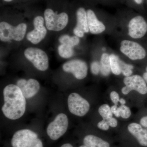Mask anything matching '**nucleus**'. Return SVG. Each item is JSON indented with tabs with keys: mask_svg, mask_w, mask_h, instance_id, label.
Wrapping results in <instances>:
<instances>
[{
	"mask_svg": "<svg viewBox=\"0 0 147 147\" xmlns=\"http://www.w3.org/2000/svg\"><path fill=\"white\" fill-rule=\"evenodd\" d=\"M76 25L74 28V35L82 38L89 31L87 21V11L84 7H79L76 11Z\"/></svg>",
	"mask_w": 147,
	"mask_h": 147,
	"instance_id": "obj_14",
	"label": "nucleus"
},
{
	"mask_svg": "<svg viewBox=\"0 0 147 147\" xmlns=\"http://www.w3.org/2000/svg\"><path fill=\"white\" fill-rule=\"evenodd\" d=\"M67 104L69 112L78 117L85 116L89 111V102L76 93L69 94L67 99Z\"/></svg>",
	"mask_w": 147,
	"mask_h": 147,
	"instance_id": "obj_8",
	"label": "nucleus"
},
{
	"mask_svg": "<svg viewBox=\"0 0 147 147\" xmlns=\"http://www.w3.org/2000/svg\"><path fill=\"white\" fill-rule=\"evenodd\" d=\"M45 19L42 16H36L33 20L34 28L27 35V39L33 44L36 45L45 38L47 34V29L44 26Z\"/></svg>",
	"mask_w": 147,
	"mask_h": 147,
	"instance_id": "obj_9",
	"label": "nucleus"
},
{
	"mask_svg": "<svg viewBox=\"0 0 147 147\" xmlns=\"http://www.w3.org/2000/svg\"><path fill=\"white\" fill-rule=\"evenodd\" d=\"M45 26L51 31L59 32L63 30L69 21L68 15L64 11L58 13L51 8H47L44 12Z\"/></svg>",
	"mask_w": 147,
	"mask_h": 147,
	"instance_id": "obj_4",
	"label": "nucleus"
},
{
	"mask_svg": "<svg viewBox=\"0 0 147 147\" xmlns=\"http://www.w3.org/2000/svg\"><path fill=\"white\" fill-rule=\"evenodd\" d=\"M63 69L65 72L72 74L78 80H82L88 74V66L86 62L79 59L71 60L63 64Z\"/></svg>",
	"mask_w": 147,
	"mask_h": 147,
	"instance_id": "obj_10",
	"label": "nucleus"
},
{
	"mask_svg": "<svg viewBox=\"0 0 147 147\" xmlns=\"http://www.w3.org/2000/svg\"><path fill=\"white\" fill-rule=\"evenodd\" d=\"M143 79H144L145 82H146V83L147 84V72L146 71V72H144L143 74Z\"/></svg>",
	"mask_w": 147,
	"mask_h": 147,
	"instance_id": "obj_32",
	"label": "nucleus"
},
{
	"mask_svg": "<svg viewBox=\"0 0 147 147\" xmlns=\"http://www.w3.org/2000/svg\"><path fill=\"white\" fill-rule=\"evenodd\" d=\"M27 29L25 23L13 26L5 21H2L0 23V40L4 42L12 40L21 41L26 36Z\"/></svg>",
	"mask_w": 147,
	"mask_h": 147,
	"instance_id": "obj_2",
	"label": "nucleus"
},
{
	"mask_svg": "<svg viewBox=\"0 0 147 147\" xmlns=\"http://www.w3.org/2000/svg\"><path fill=\"white\" fill-rule=\"evenodd\" d=\"M119 108L120 117L124 119H128L131 115L129 108L125 105H121Z\"/></svg>",
	"mask_w": 147,
	"mask_h": 147,
	"instance_id": "obj_24",
	"label": "nucleus"
},
{
	"mask_svg": "<svg viewBox=\"0 0 147 147\" xmlns=\"http://www.w3.org/2000/svg\"><path fill=\"white\" fill-rule=\"evenodd\" d=\"M24 56L39 71H45L49 67V59L45 51L39 48L29 47L25 50Z\"/></svg>",
	"mask_w": 147,
	"mask_h": 147,
	"instance_id": "obj_5",
	"label": "nucleus"
},
{
	"mask_svg": "<svg viewBox=\"0 0 147 147\" xmlns=\"http://www.w3.org/2000/svg\"><path fill=\"white\" fill-rule=\"evenodd\" d=\"M111 109L112 113H113V114H114L115 116V117H120L119 108L117 107V105H113L111 107Z\"/></svg>",
	"mask_w": 147,
	"mask_h": 147,
	"instance_id": "obj_29",
	"label": "nucleus"
},
{
	"mask_svg": "<svg viewBox=\"0 0 147 147\" xmlns=\"http://www.w3.org/2000/svg\"><path fill=\"white\" fill-rule=\"evenodd\" d=\"M134 1L138 4H140L142 3L143 0H134Z\"/></svg>",
	"mask_w": 147,
	"mask_h": 147,
	"instance_id": "obj_34",
	"label": "nucleus"
},
{
	"mask_svg": "<svg viewBox=\"0 0 147 147\" xmlns=\"http://www.w3.org/2000/svg\"><path fill=\"white\" fill-rule=\"evenodd\" d=\"M102 50H105V48H102Z\"/></svg>",
	"mask_w": 147,
	"mask_h": 147,
	"instance_id": "obj_37",
	"label": "nucleus"
},
{
	"mask_svg": "<svg viewBox=\"0 0 147 147\" xmlns=\"http://www.w3.org/2000/svg\"><path fill=\"white\" fill-rule=\"evenodd\" d=\"M90 70L92 73L94 75H98L100 72V63L97 61L92 62L91 64Z\"/></svg>",
	"mask_w": 147,
	"mask_h": 147,
	"instance_id": "obj_25",
	"label": "nucleus"
},
{
	"mask_svg": "<svg viewBox=\"0 0 147 147\" xmlns=\"http://www.w3.org/2000/svg\"><path fill=\"white\" fill-rule=\"evenodd\" d=\"M6 3H10L11 2L13 1V0H3Z\"/></svg>",
	"mask_w": 147,
	"mask_h": 147,
	"instance_id": "obj_35",
	"label": "nucleus"
},
{
	"mask_svg": "<svg viewBox=\"0 0 147 147\" xmlns=\"http://www.w3.org/2000/svg\"><path fill=\"white\" fill-rule=\"evenodd\" d=\"M121 73L125 77H128L131 76L133 73V69L134 66L129 64L125 63L123 61L120 60Z\"/></svg>",
	"mask_w": 147,
	"mask_h": 147,
	"instance_id": "obj_23",
	"label": "nucleus"
},
{
	"mask_svg": "<svg viewBox=\"0 0 147 147\" xmlns=\"http://www.w3.org/2000/svg\"><path fill=\"white\" fill-rule=\"evenodd\" d=\"M100 72L104 76H109L111 72L110 61V55L104 53L100 58Z\"/></svg>",
	"mask_w": 147,
	"mask_h": 147,
	"instance_id": "obj_18",
	"label": "nucleus"
},
{
	"mask_svg": "<svg viewBox=\"0 0 147 147\" xmlns=\"http://www.w3.org/2000/svg\"><path fill=\"white\" fill-rule=\"evenodd\" d=\"M121 105H125L126 103V101L123 98H120L119 101Z\"/></svg>",
	"mask_w": 147,
	"mask_h": 147,
	"instance_id": "obj_33",
	"label": "nucleus"
},
{
	"mask_svg": "<svg viewBox=\"0 0 147 147\" xmlns=\"http://www.w3.org/2000/svg\"><path fill=\"white\" fill-rule=\"evenodd\" d=\"M129 132L134 136L139 144L147 147V129L144 128L140 124L132 123L127 127Z\"/></svg>",
	"mask_w": 147,
	"mask_h": 147,
	"instance_id": "obj_15",
	"label": "nucleus"
},
{
	"mask_svg": "<svg viewBox=\"0 0 147 147\" xmlns=\"http://www.w3.org/2000/svg\"><path fill=\"white\" fill-rule=\"evenodd\" d=\"M121 53L131 60L143 59L146 56V52L142 45L135 41L124 40L121 42Z\"/></svg>",
	"mask_w": 147,
	"mask_h": 147,
	"instance_id": "obj_7",
	"label": "nucleus"
},
{
	"mask_svg": "<svg viewBox=\"0 0 147 147\" xmlns=\"http://www.w3.org/2000/svg\"><path fill=\"white\" fill-rule=\"evenodd\" d=\"M16 85L19 88L26 98H31L39 91L40 85L36 79H30L28 80L24 79L18 80Z\"/></svg>",
	"mask_w": 147,
	"mask_h": 147,
	"instance_id": "obj_12",
	"label": "nucleus"
},
{
	"mask_svg": "<svg viewBox=\"0 0 147 147\" xmlns=\"http://www.w3.org/2000/svg\"><path fill=\"white\" fill-rule=\"evenodd\" d=\"M123 83L129 92L135 90L142 95L147 94V85L143 77L139 75L125 77Z\"/></svg>",
	"mask_w": 147,
	"mask_h": 147,
	"instance_id": "obj_13",
	"label": "nucleus"
},
{
	"mask_svg": "<svg viewBox=\"0 0 147 147\" xmlns=\"http://www.w3.org/2000/svg\"><path fill=\"white\" fill-rule=\"evenodd\" d=\"M67 116L63 113L58 114L47 126V133L50 139L56 141L65 134L68 126Z\"/></svg>",
	"mask_w": 147,
	"mask_h": 147,
	"instance_id": "obj_6",
	"label": "nucleus"
},
{
	"mask_svg": "<svg viewBox=\"0 0 147 147\" xmlns=\"http://www.w3.org/2000/svg\"><path fill=\"white\" fill-rule=\"evenodd\" d=\"M140 124L143 127L147 128V115L142 117L140 119Z\"/></svg>",
	"mask_w": 147,
	"mask_h": 147,
	"instance_id": "obj_30",
	"label": "nucleus"
},
{
	"mask_svg": "<svg viewBox=\"0 0 147 147\" xmlns=\"http://www.w3.org/2000/svg\"><path fill=\"white\" fill-rule=\"evenodd\" d=\"M87 21L89 31L93 34H98L105 31L106 27L99 21L94 11L91 9L87 11Z\"/></svg>",
	"mask_w": 147,
	"mask_h": 147,
	"instance_id": "obj_16",
	"label": "nucleus"
},
{
	"mask_svg": "<svg viewBox=\"0 0 147 147\" xmlns=\"http://www.w3.org/2000/svg\"><path fill=\"white\" fill-rule=\"evenodd\" d=\"M80 41L79 38L75 35L71 36L68 34H64L59 38V41L61 44L68 45L72 47L78 45Z\"/></svg>",
	"mask_w": 147,
	"mask_h": 147,
	"instance_id": "obj_20",
	"label": "nucleus"
},
{
	"mask_svg": "<svg viewBox=\"0 0 147 147\" xmlns=\"http://www.w3.org/2000/svg\"><path fill=\"white\" fill-rule=\"evenodd\" d=\"M98 112L102 119L105 120H108L113 117V113L111 107L108 104H104L100 106L98 108Z\"/></svg>",
	"mask_w": 147,
	"mask_h": 147,
	"instance_id": "obj_22",
	"label": "nucleus"
},
{
	"mask_svg": "<svg viewBox=\"0 0 147 147\" xmlns=\"http://www.w3.org/2000/svg\"><path fill=\"white\" fill-rule=\"evenodd\" d=\"M107 121L108 122L109 126L111 127H115L117 126V119L113 117L110 118V119H109Z\"/></svg>",
	"mask_w": 147,
	"mask_h": 147,
	"instance_id": "obj_28",
	"label": "nucleus"
},
{
	"mask_svg": "<svg viewBox=\"0 0 147 147\" xmlns=\"http://www.w3.org/2000/svg\"><path fill=\"white\" fill-rule=\"evenodd\" d=\"M128 28L129 36L134 39H139L147 33V23L142 16H136L129 21Z\"/></svg>",
	"mask_w": 147,
	"mask_h": 147,
	"instance_id": "obj_11",
	"label": "nucleus"
},
{
	"mask_svg": "<svg viewBox=\"0 0 147 147\" xmlns=\"http://www.w3.org/2000/svg\"><path fill=\"white\" fill-rule=\"evenodd\" d=\"M58 51L60 56L64 59L71 58L74 54L73 47L65 44H61L58 47Z\"/></svg>",
	"mask_w": 147,
	"mask_h": 147,
	"instance_id": "obj_21",
	"label": "nucleus"
},
{
	"mask_svg": "<svg viewBox=\"0 0 147 147\" xmlns=\"http://www.w3.org/2000/svg\"><path fill=\"white\" fill-rule=\"evenodd\" d=\"M83 143L86 147H110L108 142L94 135H86L83 139Z\"/></svg>",
	"mask_w": 147,
	"mask_h": 147,
	"instance_id": "obj_17",
	"label": "nucleus"
},
{
	"mask_svg": "<svg viewBox=\"0 0 147 147\" xmlns=\"http://www.w3.org/2000/svg\"><path fill=\"white\" fill-rule=\"evenodd\" d=\"M12 147H43L36 133L29 129L16 131L11 139Z\"/></svg>",
	"mask_w": 147,
	"mask_h": 147,
	"instance_id": "obj_3",
	"label": "nucleus"
},
{
	"mask_svg": "<svg viewBox=\"0 0 147 147\" xmlns=\"http://www.w3.org/2000/svg\"><path fill=\"white\" fill-rule=\"evenodd\" d=\"M4 103L2 111L7 118L16 120L25 113L26 101V98L17 85L9 84L3 90Z\"/></svg>",
	"mask_w": 147,
	"mask_h": 147,
	"instance_id": "obj_1",
	"label": "nucleus"
},
{
	"mask_svg": "<svg viewBox=\"0 0 147 147\" xmlns=\"http://www.w3.org/2000/svg\"><path fill=\"white\" fill-rule=\"evenodd\" d=\"M110 98L114 105H117L119 101L120 97L119 94L117 92L112 91L110 94Z\"/></svg>",
	"mask_w": 147,
	"mask_h": 147,
	"instance_id": "obj_26",
	"label": "nucleus"
},
{
	"mask_svg": "<svg viewBox=\"0 0 147 147\" xmlns=\"http://www.w3.org/2000/svg\"><path fill=\"white\" fill-rule=\"evenodd\" d=\"M97 127L98 128L104 131L108 130L110 127L107 121L103 119L98 123Z\"/></svg>",
	"mask_w": 147,
	"mask_h": 147,
	"instance_id": "obj_27",
	"label": "nucleus"
},
{
	"mask_svg": "<svg viewBox=\"0 0 147 147\" xmlns=\"http://www.w3.org/2000/svg\"><path fill=\"white\" fill-rule=\"evenodd\" d=\"M146 71H147V66L146 67Z\"/></svg>",
	"mask_w": 147,
	"mask_h": 147,
	"instance_id": "obj_36",
	"label": "nucleus"
},
{
	"mask_svg": "<svg viewBox=\"0 0 147 147\" xmlns=\"http://www.w3.org/2000/svg\"><path fill=\"white\" fill-rule=\"evenodd\" d=\"M61 147H73L72 145L71 144L67 143V144H64L62 145ZM79 147H86L85 145H83L82 146H80Z\"/></svg>",
	"mask_w": 147,
	"mask_h": 147,
	"instance_id": "obj_31",
	"label": "nucleus"
},
{
	"mask_svg": "<svg viewBox=\"0 0 147 147\" xmlns=\"http://www.w3.org/2000/svg\"><path fill=\"white\" fill-rule=\"evenodd\" d=\"M120 59L117 55L114 54L110 55V61L111 72L116 75H119L121 74L120 64Z\"/></svg>",
	"mask_w": 147,
	"mask_h": 147,
	"instance_id": "obj_19",
	"label": "nucleus"
}]
</instances>
